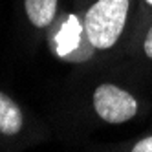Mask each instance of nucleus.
I'll return each instance as SVG.
<instances>
[{
	"label": "nucleus",
	"instance_id": "6",
	"mask_svg": "<svg viewBox=\"0 0 152 152\" xmlns=\"http://www.w3.org/2000/svg\"><path fill=\"white\" fill-rule=\"evenodd\" d=\"M143 51H145V55L152 61V26L148 28L147 35H145V40H143Z\"/></svg>",
	"mask_w": 152,
	"mask_h": 152
},
{
	"label": "nucleus",
	"instance_id": "7",
	"mask_svg": "<svg viewBox=\"0 0 152 152\" xmlns=\"http://www.w3.org/2000/svg\"><path fill=\"white\" fill-rule=\"evenodd\" d=\"M145 2H147V4H148V6H152V0H145Z\"/></svg>",
	"mask_w": 152,
	"mask_h": 152
},
{
	"label": "nucleus",
	"instance_id": "5",
	"mask_svg": "<svg viewBox=\"0 0 152 152\" xmlns=\"http://www.w3.org/2000/svg\"><path fill=\"white\" fill-rule=\"evenodd\" d=\"M130 150H132V152H152V136L139 139Z\"/></svg>",
	"mask_w": 152,
	"mask_h": 152
},
{
	"label": "nucleus",
	"instance_id": "1",
	"mask_svg": "<svg viewBox=\"0 0 152 152\" xmlns=\"http://www.w3.org/2000/svg\"><path fill=\"white\" fill-rule=\"evenodd\" d=\"M130 11V0H95L83 20L84 35L95 50H110L121 39Z\"/></svg>",
	"mask_w": 152,
	"mask_h": 152
},
{
	"label": "nucleus",
	"instance_id": "2",
	"mask_svg": "<svg viewBox=\"0 0 152 152\" xmlns=\"http://www.w3.org/2000/svg\"><path fill=\"white\" fill-rule=\"evenodd\" d=\"M92 106L101 121L108 125H121L137 115L139 104L128 90L112 83H103L94 90Z\"/></svg>",
	"mask_w": 152,
	"mask_h": 152
},
{
	"label": "nucleus",
	"instance_id": "3",
	"mask_svg": "<svg viewBox=\"0 0 152 152\" xmlns=\"http://www.w3.org/2000/svg\"><path fill=\"white\" fill-rule=\"evenodd\" d=\"M24 128V114L17 101H13L7 94L0 92V134L17 136Z\"/></svg>",
	"mask_w": 152,
	"mask_h": 152
},
{
	"label": "nucleus",
	"instance_id": "4",
	"mask_svg": "<svg viewBox=\"0 0 152 152\" xmlns=\"http://www.w3.org/2000/svg\"><path fill=\"white\" fill-rule=\"evenodd\" d=\"M59 0H24V11L29 24L37 29H46L57 17Z\"/></svg>",
	"mask_w": 152,
	"mask_h": 152
}]
</instances>
